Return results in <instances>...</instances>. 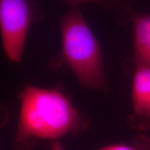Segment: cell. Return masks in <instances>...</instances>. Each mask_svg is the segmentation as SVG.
<instances>
[{
    "label": "cell",
    "mask_w": 150,
    "mask_h": 150,
    "mask_svg": "<svg viewBox=\"0 0 150 150\" xmlns=\"http://www.w3.org/2000/svg\"><path fill=\"white\" fill-rule=\"evenodd\" d=\"M38 16L35 5L29 0H0L2 45L11 61L21 62L27 33Z\"/></svg>",
    "instance_id": "cell-3"
},
{
    "label": "cell",
    "mask_w": 150,
    "mask_h": 150,
    "mask_svg": "<svg viewBox=\"0 0 150 150\" xmlns=\"http://www.w3.org/2000/svg\"><path fill=\"white\" fill-rule=\"evenodd\" d=\"M136 65L150 67V14L131 13Z\"/></svg>",
    "instance_id": "cell-5"
},
{
    "label": "cell",
    "mask_w": 150,
    "mask_h": 150,
    "mask_svg": "<svg viewBox=\"0 0 150 150\" xmlns=\"http://www.w3.org/2000/svg\"><path fill=\"white\" fill-rule=\"evenodd\" d=\"M59 26L62 55L81 87L108 93L102 50L77 7H72L61 17Z\"/></svg>",
    "instance_id": "cell-2"
},
{
    "label": "cell",
    "mask_w": 150,
    "mask_h": 150,
    "mask_svg": "<svg viewBox=\"0 0 150 150\" xmlns=\"http://www.w3.org/2000/svg\"><path fill=\"white\" fill-rule=\"evenodd\" d=\"M20 102L14 150H31L39 140H59L87 130L91 120L58 89L27 85L19 94Z\"/></svg>",
    "instance_id": "cell-1"
},
{
    "label": "cell",
    "mask_w": 150,
    "mask_h": 150,
    "mask_svg": "<svg viewBox=\"0 0 150 150\" xmlns=\"http://www.w3.org/2000/svg\"><path fill=\"white\" fill-rule=\"evenodd\" d=\"M133 111L127 117L129 128L138 132L150 130V67L136 65L131 90Z\"/></svg>",
    "instance_id": "cell-4"
},
{
    "label": "cell",
    "mask_w": 150,
    "mask_h": 150,
    "mask_svg": "<svg viewBox=\"0 0 150 150\" xmlns=\"http://www.w3.org/2000/svg\"><path fill=\"white\" fill-rule=\"evenodd\" d=\"M50 150H65L60 140L52 141L50 145Z\"/></svg>",
    "instance_id": "cell-9"
},
{
    "label": "cell",
    "mask_w": 150,
    "mask_h": 150,
    "mask_svg": "<svg viewBox=\"0 0 150 150\" xmlns=\"http://www.w3.org/2000/svg\"><path fill=\"white\" fill-rule=\"evenodd\" d=\"M97 150H138L134 145H127L125 144H112L104 146Z\"/></svg>",
    "instance_id": "cell-8"
},
{
    "label": "cell",
    "mask_w": 150,
    "mask_h": 150,
    "mask_svg": "<svg viewBox=\"0 0 150 150\" xmlns=\"http://www.w3.org/2000/svg\"><path fill=\"white\" fill-rule=\"evenodd\" d=\"M132 145L138 150H150V136L139 133L133 137Z\"/></svg>",
    "instance_id": "cell-7"
},
{
    "label": "cell",
    "mask_w": 150,
    "mask_h": 150,
    "mask_svg": "<svg viewBox=\"0 0 150 150\" xmlns=\"http://www.w3.org/2000/svg\"><path fill=\"white\" fill-rule=\"evenodd\" d=\"M72 7L78 4H91L107 9L115 15V20L120 24H125L131 20V7L134 0H64Z\"/></svg>",
    "instance_id": "cell-6"
}]
</instances>
